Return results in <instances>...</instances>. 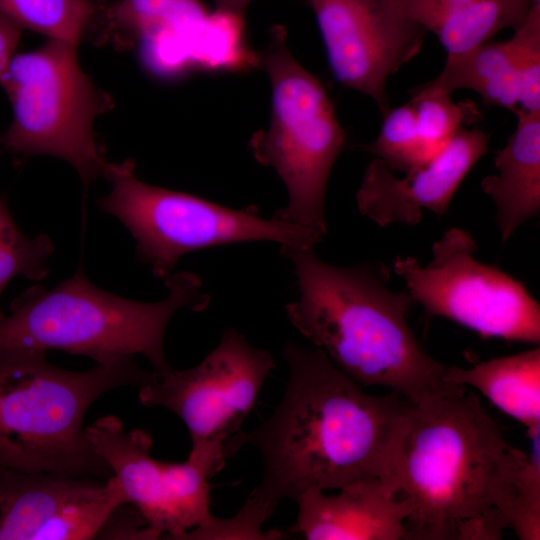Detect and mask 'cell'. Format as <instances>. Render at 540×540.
<instances>
[{"label": "cell", "instance_id": "obj_1", "mask_svg": "<svg viewBox=\"0 0 540 540\" xmlns=\"http://www.w3.org/2000/svg\"><path fill=\"white\" fill-rule=\"evenodd\" d=\"M285 393L271 416L225 445L227 458L244 445L262 456L263 476L236 514L254 533L283 499L310 488L338 490L367 478H388L390 458L411 403L396 392L366 393L323 350L289 342Z\"/></svg>", "mask_w": 540, "mask_h": 540}, {"label": "cell", "instance_id": "obj_2", "mask_svg": "<svg viewBox=\"0 0 540 540\" xmlns=\"http://www.w3.org/2000/svg\"><path fill=\"white\" fill-rule=\"evenodd\" d=\"M510 448L466 387L411 402L387 478L411 507L408 539H500L496 502Z\"/></svg>", "mask_w": 540, "mask_h": 540}, {"label": "cell", "instance_id": "obj_3", "mask_svg": "<svg viewBox=\"0 0 540 540\" xmlns=\"http://www.w3.org/2000/svg\"><path fill=\"white\" fill-rule=\"evenodd\" d=\"M293 266L299 297L287 304L291 324L360 385L391 389L412 403L455 391L446 366L430 356L412 331L408 292L388 286L381 262L335 266L314 247L281 246Z\"/></svg>", "mask_w": 540, "mask_h": 540}, {"label": "cell", "instance_id": "obj_4", "mask_svg": "<svg viewBox=\"0 0 540 540\" xmlns=\"http://www.w3.org/2000/svg\"><path fill=\"white\" fill-rule=\"evenodd\" d=\"M164 281L166 298L139 302L98 288L80 265L56 287L32 286L13 299L10 314L0 320V352L60 350L96 363L142 355L155 371H168L164 336L169 321L183 308L205 310L210 296L191 272L172 273Z\"/></svg>", "mask_w": 540, "mask_h": 540}, {"label": "cell", "instance_id": "obj_5", "mask_svg": "<svg viewBox=\"0 0 540 540\" xmlns=\"http://www.w3.org/2000/svg\"><path fill=\"white\" fill-rule=\"evenodd\" d=\"M134 357L85 371L51 364L47 352H0V467L107 479L112 472L91 449L84 418L103 394L139 388L150 376Z\"/></svg>", "mask_w": 540, "mask_h": 540}, {"label": "cell", "instance_id": "obj_6", "mask_svg": "<svg viewBox=\"0 0 540 540\" xmlns=\"http://www.w3.org/2000/svg\"><path fill=\"white\" fill-rule=\"evenodd\" d=\"M272 89L267 129L250 139L254 158L283 181L288 204L275 217L323 236L326 189L345 144L334 106L322 83L292 55L283 28H274L257 55Z\"/></svg>", "mask_w": 540, "mask_h": 540}, {"label": "cell", "instance_id": "obj_7", "mask_svg": "<svg viewBox=\"0 0 540 540\" xmlns=\"http://www.w3.org/2000/svg\"><path fill=\"white\" fill-rule=\"evenodd\" d=\"M77 46L48 39L12 57L0 80L13 115L1 142L18 164L39 155L65 160L88 188L109 165L93 125L112 101L82 70Z\"/></svg>", "mask_w": 540, "mask_h": 540}, {"label": "cell", "instance_id": "obj_8", "mask_svg": "<svg viewBox=\"0 0 540 540\" xmlns=\"http://www.w3.org/2000/svg\"><path fill=\"white\" fill-rule=\"evenodd\" d=\"M104 177L112 187L97 200V206L129 230L138 260L163 280L182 256L196 250L253 241L315 247L324 237L275 216L262 217L254 205L233 209L146 184L136 176L132 159L109 163Z\"/></svg>", "mask_w": 540, "mask_h": 540}, {"label": "cell", "instance_id": "obj_9", "mask_svg": "<svg viewBox=\"0 0 540 540\" xmlns=\"http://www.w3.org/2000/svg\"><path fill=\"white\" fill-rule=\"evenodd\" d=\"M477 249L469 231L453 227L434 242L427 265L416 257L397 256L393 271L428 314L484 338L539 344L538 301L521 281L477 260Z\"/></svg>", "mask_w": 540, "mask_h": 540}, {"label": "cell", "instance_id": "obj_10", "mask_svg": "<svg viewBox=\"0 0 540 540\" xmlns=\"http://www.w3.org/2000/svg\"><path fill=\"white\" fill-rule=\"evenodd\" d=\"M84 431L92 451L118 480L127 504L157 539H186L213 521L209 479L225 464L222 449L192 445L186 461L163 462L151 455L149 433L126 430L116 416L100 417Z\"/></svg>", "mask_w": 540, "mask_h": 540}, {"label": "cell", "instance_id": "obj_11", "mask_svg": "<svg viewBox=\"0 0 540 540\" xmlns=\"http://www.w3.org/2000/svg\"><path fill=\"white\" fill-rule=\"evenodd\" d=\"M274 367L268 351L255 348L234 329H225L217 347L195 367L151 371L138 388V399L146 407H162L178 416L192 445H211L225 452Z\"/></svg>", "mask_w": 540, "mask_h": 540}, {"label": "cell", "instance_id": "obj_12", "mask_svg": "<svg viewBox=\"0 0 540 540\" xmlns=\"http://www.w3.org/2000/svg\"><path fill=\"white\" fill-rule=\"evenodd\" d=\"M328 62L344 86L371 97L384 115L388 78L421 51L427 31L385 0H309Z\"/></svg>", "mask_w": 540, "mask_h": 540}, {"label": "cell", "instance_id": "obj_13", "mask_svg": "<svg viewBox=\"0 0 540 540\" xmlns=\"http://www.w3.org/2000/svg\"><path fill=\"white\" fill-rule=\"evenodd\" d=\"M127 504L115 476L22 472L0 467V540L102 539Z\"/></svg>", "mask_w": 540, "mask_h": 540}, {"label": "cell", "instance_id": "obj_14", "mask_svg": "<svg viewBox=\"0 0 540 540\" xmlns=\"http://www.w3.org/2000/svg\"><path fill=\"white\" fill-rule=\"evenodd\" d=\"M488 149L486 132L462 128L426 165L402 177L373 158L356 194L357 208L380 227L416 225L424 209L442 216L466 175Z\"/></svg>", "mask_w": 540, "mask_h": 540}, {"label": "cell", "instance_id": "obj_15", "mask_svg": "<svg viewBox=\"0 0 540 540\" xmlns=\"http://www.w3.org/2000/svg\"><path fill=\"white\" fill-rule=\"evenodd\" d=\"M296 523L289 530L308 540L408 539L409 504L388 479L352 482L335 495L310 488L295 499Z\"/></svg>", "mask_w": 540, "mask_h": 540}, {"label": "cell", "instance_id": "obj_16", "mask_svg": "<svg viewBox=\"0 0 540 540\" xmlns=\"http://www.w3.org/2000/svg\"><path fill=\"white\" fill-rule=\"evenodd\" d=\"M513 112L516 129L495 155L497 173L481 182L482 191L494 203L503 242L540 212V111L517 108Z\"/></svg>", "mask_w": 540, "mask_h": 540}, {"label": "cell", "instance_id": "obj_17", "mask_svg": "<svg viewBox=\"0 0 540 540\" xmlns=\"http://www.w3.org/2000/svg\"><path fill=\"white\" fill-rule=\"evenodd\" d=\"M397 12L432 32L447 54L489 41L501 30L516 29L527 18L530 0H385Z\"/></svg>", "mask_w": 540, "mask_h": 540}, {"label": "cell", "instance_id": "obj_18", "mask_svg": "<svg viewBox=\"0 0 540 540\" xmlns=\"http://www.w3.org/2000/svg\"><path fill=\"white\" fill-rule=\"evenodd\" d=\"M444 381L471 386L517 420L530 435L540 430V348L479 362L470 368L446 367Z\"/></svg>", "mask_w": 540, "mask_h": 540}, {"label": "cell", "instance_id": "obj_19", "mask_svg": "<svg viewBox=\"0 0 540 540\" xmlns=\"http://www.w3.org/2000/svg\"><path fill=\"white\" fill-rule=\"evenodd\" d=\"M451 95L470 89L487 105L519 108V83L514 55L509 41H487L469 50L447 54L437 77L419 86Z\"/></svg>", "mask_w": 540, "mask_h": 540}, {"label": "cell", "instance_id": "obj_20", "mask_svg": "<svg viewBox=\"0 0 540 540\" xmlns=\"http://www.w3.org/2000/svg\"><path fill=\"white\" fill-rule=\"evenodd\" d=\"M531 452L511 447L497 500L506 528L521 540L540 539V430L528 436Z\"/></svg>", "mask_w": 540, "mask_h": 540}, {"label": "cell", "instance_id": "obj_21", "mask_svg": "<svg viewBox=\"0 0 540 540\" xmlns=\"http://www.w3.org/2000/svg\"><path fill=\"white\" fill-rule=\"evenodd\" d=\"M207 13L201 0H120L105 6L99 23L121 43L144 42Z\"/></svg>", "mask_w": 540, "mask_h": 540}, {"label": "cell", "instance_id": "obj_22", "mask_svg": "<svg viewBox=\"0 0 540 540\" xmlns=\"http://www.w3.org/2000/svg\"><path fill=\"white\" fill-rule=\"evenodd\" d=\"M105 6L100 0H0V12L21 29L76 45L98 25Z\"/></svg>", "mask_w": 540, "mask_h": 540}, {"label": "cell", "instance_id": "obj_23", "mask_svg": "<svg viewBox=\"0 0 540 540\" xmlns=\"http://www.w3.org/2000/svg\"><path fill=\"white\" fill-rule=\"evenodd\" d=\"M52 239L43 233L26 235L16 223L7 198L0 193V297L17 276L41 281L49 273L48 260L54 253ZM6 314L0 307V320Z\"/></svg>", "mask_w": 540, "mask_h": 540}, {"label": "cell", "instance_id": "obj_24", "mask_svg": "<svg viewBox=\"0 0 540 540\" xmlns=\"http://www.w3.org/2000/svg\"><path fill=\"white\" fill-rule=\"evenodd\" d=\"M366 150L392 171L404 174L423 167L433 158L420 135L410 101L384 114L379 134Z\"/></svg>", "mask_w": 540, "mask_h": 540}, {"label": "cell", "instance_id": "obj_25", "mask_svg": "<svg viewBox=\"0 0 540 540\" xmlns=\"http://www.w3.org/2000/svg\"><path fill=\"white\" fill-rule=\"evenodd\" d=\"M417 126L430 154L436 156L479 112L471 102L456 103L449 94L417 87L410 100Z\"/></svg>", "mask_w": 540, "mask_h": 540}, {"label": "cell", "instance_id": "obj_26", "mask_svg": "<svg viewBox=\"0 0 540 540\" xmlns=\"http://www.w3.org/2000/svg\"><path fill=\"white\" fill-rule=\"evenodd\" d=\"M508 39L519 83V108L540 111V5H533L526 20Z\"/></svg>", "mask_w": 540, "mask_h": 540}, {"label": "cell", "instance_id": "obj_27", "mask_svg": "<svg viewBox=\"0 0 540 540\" xmlns=\"http://www.w3.org/2000/svg\"><path fill=\"white\" fill-rule=\"evenodd\" d=\"M21 38V28L0 12V80L14 56Z\"/></svg>", "mask_w": 540, "mask_h": 540}, {"label": "cell", "instance_id": "obj_28", "mask_svg": "<svg viewBox=\"0 0 540 540\" xmlns=\"http://www.w3.org/2000/svg\"><path fill=\"white\" fill-rule=\"evenodd\" d=\"M217 9L243 16L252 0H213Z\"/></svg>", "mask_w": 540, "mask_h": 540}, {"label": "cell", "instance_id": "obj_29", "mask_svg": "<svg viewBox=\"0 0 540 540\" xmlns=\"http://www.w3.org/2000/svg\"><path fill=\"white\" fill-rule=\"evenodd\" d=\"M533 5H540V0H530Z\"/></svg>", "mask_w": 540, "mask_h": 540}, {"label": "cell", "instance_id": "obj_30", "mask_svg": "<svg viewBox=\"0 0 540 540\" xmlns=\"http://www.w3.org/2000/svg\"><path fill=\"white\" fill-rule=\"evenodd\" d=\"M2 150H3V147H2L1 136H0V154H1Z\"/></svg>", "mask_w": 540, "mask_h": 540}]
</instances>
